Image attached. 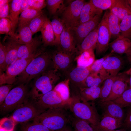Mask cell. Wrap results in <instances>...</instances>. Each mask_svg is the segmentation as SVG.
I'll return each mask as SVG.
<instances>
[{"mask_svg": "<svg viewBox=\"0 0 131 131\" xmlns=\"http://www.w3.org/2000/svg\"><path fill=\"white\" fill-rule=\"evenodd\" d=\"M53 68H54L50 53L45 51L30 62L16 81L19 85L26 84L35 77Z\"/></svg>", "mask_w": 131, "mask_h": 131, "instance_id": "cell-1", "label": "cell"}, {"mask_svg": "<svg viewBox=\"0 0 131 131\" xmlns=\"http://www.w3.org/2000/svg\"><path fill=\"white\" fill-rule=\"evenodd\" d=\"M90 73L89 67L76 66L67 74L65 78L69 80L72 93H79L81 89L86 87L85 81Z\"/></svg>", "mask_w": 131, "mask_h": 131, "instance_id": "cell-9", "label": "cell"}, {"mask_svg": "<svg viewBox=\"0 0 131 131\" xmlns=\"http://www.w3.org/2000/svg\"><path fill=\"white\" fill-rule=\"evenodd\" d=\"M62 78L61 74L55 68L46 71L36 80L29 96L33 100H37L53 90L56 83Z\"/></svg>", "mask_w": 131, "mask_h": 131, "instance_id": "cell-2", "label": "cell"}, {"mask_svg": "<svg viewBox=\"0 0 131 131\" xmlns=\"http://www.w3.org/2000/svg\"><path fill=\"white\" fill-rule=\"evenodd\" d=\"M85 3L83 0H75L66 7L61 18L66 26L71 29L76 26L81 10Z\"/></svg>", "mask_w": 131, "mask_h": 131, "instance_id": "cell-10", "label": "cell"}, {"mask_svg": "<svg viewBox=\"0 0 131 131\" xmlns=\"http://www.w3.org/2000/svg\"><path fill=\"white\" fill-rule=\"evenodd\" d=\"M30 8L42 10L47 5L46 1L44 0H28Z\"/></svg>", "mask_w": 131, "mask_h": 131, "instance_id": "cell-47", "label": "cell"}, {"mask_svg": "<svg viewBox=\"0 0 131 131\" xmlns=\"http://www.w3.org/2000/svg\"><path fill=\"white\" fill-rule=\"evenodd\" d=\"M107 55L101 58L95 60L92 65L89 67L90 73L98 72L101 70L103 61Z\"/></svg>", "mask_w": 131, "mask_h": 131, "instance_id": "cell-46", "label": "cell"}, {"mask_svg": "<svg viewBox=\"0 0 131 131\" xmlns=\"http://www.w3.org/2000/svg\"><path fill=\"white\" fill-rule=\"evenodd\" d=\"M59 131H73L70 127L67 126L63 129Z\"/></svg>", "mask_w": 131, "mask_h": 131, "instance_id": "cell-53", "label": "cell"}, {"mask_svg": "<svg viewBox=\"0 0 131 131\" xmlns=\"http://www.w3.org/2000/svg\"><path fill=\"white\" fill-rule=\"evenodd\" d=\"M53 89L58 94L63 100L70 105L72 98L70 96V80L68 78H65L56 85Z\"/></svg>", "mask_w": 131, "mask_h": 131, "instance_id": "cell-27", "label": "cell"}, {"mask_svg": "<svg viewBox=\"0 0 131 131\" xmlns=\"http://www.w3.org/2000/svg\"><path fill=\"white\" fill-rule=\"evenodd\" d=\"M18 34H16V39L22 45L26 44L31 42L33 40V35L29 26V24L23 26L18 29Z\"/></svg>", "mask_w": 131, "mask_h": 131, "instance_id": "cell-32", "label": "cell"}, {"mask_svg": "<svg viewBox=\"0 0 131 131\" xmlns=\"http://www.w3.org/2000/svg\"><path fill=\"white\" fill-rule=\"evenodd\" d=\"M95 131H105L103 130H95Z\"/></svg>", "mask_w": 131, "mask_h": 131, "instance_id": "cell-60", "label": "cell"}, {"mask_svg": "<svg viewBox=\"0 0 131 131\" xmlns=\"http://www.w3.org/2000/svg\"><path fill=\"white\" fill-rule=\"evenodd\" d=\"M113 101L122 108L131 107V88L127 89L120 97Z\"/></svg>", "mask_w": 131, "mask_h": 131, "instance_id": "cell-42", "label": "cell"}, {"mask_svg": "<svg viewBox=\"0 0 131 131\" xmlns=\"http://www.w3.org/2000/svg\"><path fill=\"white\" fill-rule=\"evenodd\" d=\"M123 65L121 57L110 53L104 61L101 71L106 79L115 76L118 74Z\"/></svg>", "mask_w": 131, "mask_h": 131, "instance_id": "cell-13", "label": "cell"}, {"mask_svg": "<svg viewBox=\"0 0 131 131\" xmlns=\"http://www.w3.org/2000/svg\"><path fill=\"white\" fill-rule=\"evenodd\" d=\"M98 30V25L77 46L79 55L84 51L93 50L95 49L97 40Z\"/></svg>", "mask_w": 131, "mask_h": 131, "instance_id": "cell-22", "label": "cell"}, {"mask_svg": "<svg viewBox=\"0 0 131 131\" xmlns=\"http://www.w3.org/2000/svg\"><path fill=\"white\" fill-rule=\"evenodd\" d=\"M6 54L5 46L0 42V73L3 72L5 63Z\"/></svg>", "mask_w": 131, "mask_h": 131, "instance_id": "cell-48", "label": "cell"}, {"mask_svg": "<svg viewBox=\"0 0 131 131\" xmlns=\"http://www.w3.org/2000/svg\"><path fill=\"white\" fill-rule=\"evenodd\" d=\"M16 124L10 117L3 118L0 121V129L6 131H13Z\"/></svg>", "mask_w": 131, "mask_h": 131, "instance_id": "cell-44", "label": "cell"}, {"mask_svg": "<svg viewBox=\"0 0 131 131\" xmlns=\"http://www.w3.org/2000/svg\"><path fill=\"white\" fill-rule=\"evenodd\" d=\"M40 31L42 43L45 46H55V36L51 21L47 18Z\"/></svg>", "mask_w": 131, "mask_h": 131, "instance_id": "cell-24", "label": "cell"}, {"mask_svg": "<svg viewBox=\"0 0 131 131\" xmlns=\"http://www.w3.org/2000/svg\"><path fill=\"white\" fill-rule=\"evenodd\" d=\"M114 131H126L124 129H120L118 130H116Z\"/></svg>", "mask_w": 131, "mask_h": 131, "instance_id": "cell-58", "label": "cell"}, {"mask_svg": "<svg viewBox=\"0 0 131 131\" xmlns=\"http://www.w3.org/2000/svg\"><path fill=\"white\" fill-rule=\"evenodd\" d=\"M109 44L112 53L127 55L131 51V40L121 35Z\"/></svg>", "mask_w": 131, "mask_h": 131, "instance_id": "cell-21", "label": "cell"}, {"mask_svg": "<svg viewBox=\"0 0 131 131\" xmlns=\"http://www.w3.org/2000/svg\"><path fill=\"white\" fill-rule=\"evenodd\" d=\"M11 0H0V8L1 7L6 4L9 3Z\"/></svg>", "mask_w": 131, "mask_h": 131, "instance_id": "cell-52", "label": "cell"}, {"mask_svg": "<svg viewBox=\"0 0 131 131\" xmlns=\"http://www.w3.org/2000/svg\"><path fill=\"white\" fill-rule=\"evenodd\" d=\"M123 123L122 121L103 114L98 125L92 127L95 130L114 131L122 126Z\"/></svg>", "mask_w": 131, "mask_h": 131, "instance_id": "cell-20", "label": "cell"}, {"mask_svg": "<svg viewBox=\"0 0 131 131\" xmlns=\"http://www.w3.org/2000/svg\"><path fill=\"white\" fill-rule=\"evenodd\" d=\"M45 51L44 48H40L29 57L18 59L7 68L5 72L0 73V85L7 84H12L16 81V77L24 71L30 62Z\"/></svg>", "mask_w": 131, "mask_h": 131, "instance_id": "cell-5", "label": "cell"}, {"mask_svg": "<svg viewBox=\"0 0 131 131\" xmlns=\"http://www.w3.org/2000/svg\"><path fill=\"white\" fill-rule=\"evenodd\" d=\"M56 47V49L52 53H49L54 68L64 78L67 74L77 66L75 60L76 56L66 53L57 47Z\"/></svg>", "mask_w": 131, "mask_h": 131, "instance_id": "cell-8", "label": "cell"}, {"mask_svg": "<svg viewBox=\"0 0 131 131\" xmlns=\"http://www.w3.org/2000/svg\"><path fill=\"white\" fill-rule=\"evenodd\" d=\"M117 76V75L115 76L108 77L103 82L102 86L101 88L99 97L100 99V101L105 100L109 96L111 91L113 83Z\"/></svg>", "mask_w": 131, "mask_h": 131, "instance_id": "cell-34", "label": "cell"}, {"mask_svg": "<svg viewBox=\"0 0 131 131\" xmlns=\"http://www.w3.org/2000/svg\"><path fill=\"white\" fill-rule=\"evenodd\" d=\"M62 108H50L44 111L33 120L52 131H59L66 127L69 118Z\"/></svg>", "mask_w": 131, "mask_h": 131, "instance_id": "cell-3", "label": "cell"}, {"mask_svg": "<svg viewBox=\"0 0 131 131\" xmlns=\"http://www.w3.org/2000/svg\"><path fill=\"white\" fill-rule=\"evenodd\" d=\"M115 1V0H91L90 1L95 8L102 11L110 9Z\"/></svg>", "mask_w": 131, "mask_h": 131, "instance_id": "cell-43", "label": "cell"}, {"mask_svg": "<svg viewBox=\"0 0 131 131\" xmlns=\"http://www.w3.org/2000/svg\"><path fill=\"white\" fill-rule=\"evenodd\" d=\"M30 8L28 0H23L21 6V13L24 11Z\"/></svg>", "mask_w": 131, "mask_h": 131, "instance_id": "cell-51", "label": "cell"}, {"mask_svg": "<svg viewBox=\"0 0 131 131\" xmlns=\"http://www.w3.org/2000/svg\"><path fill=\"white\" fill-rule=\"evenodd\" d=\"M56 46L68 54L76 57L79 55L73 31L70 28L65 25L64 28L60 36L59 44Z\"/></svg>", "mask_w": 131, "mask_h": 131, "instance_id": "cell-15", "label": "cell"}, {"mask_svg": "<svg viewBox=\"0 0 131 131\" xmlns=\"http://www.w3.org/2000/svg\"><path fill=\"white\" fill-rule=\"evenodd\" d=\"M128 75H131V68L127 71L125 72Z\"/></svg>", "mask_w": 131, "mask_h": 131, "instance_id": "cell-56", "label": "cell"}, {"mask_svg": "<svg viewBox=\"0 0 131 131\" xmlns=\"http://www.w3.org/2000/svg\"><path fill=\"white\" fill-rule=\"evenodd\" d=\"M29 93L26 84H21L12 89L0 106V112L6 114L14 111L28 99Z\"/></svg>", "mask_w": 131, "mask_h": 131, "instance_id": "cell-6", "label": "cell"}, {"mask_svg": "<svg viewBox=\"0 0 131 131\" xmlns=\"http://www.w3.org/2000/svg\"><path fill=\"white\" fill-rule=\"evenodd\" d=\"M127 55L129 61L131 63V51Z\"/></svg>", "mask_w": 131, "mask_h": 131, "instance_id": "cell-54", "label": "cell"}, {"mask_svg": "<svg viewBox=\"0 0 131 131\" xmlns=\"http://www.w3.org/2000/svg\"><path fill=\"white\" fill-rule=\"evenodd\" d=\"M0 131H6L2 129H0Z\"/></svg>", "mask_w": 131, "mask_h": 131, "instance_id": "cell-59", "label": "cell"}, {"mask_svg": "<svg viewBox=\"0 0 131 131\" xmlns=\"http://www.w3.org/2000/svg\"><path fill=\"white\" fill-rule=\"evenodd\" d=\"M23 0H13L11 1L10 6L9 18L11 23L13 33L16 36V28L18 25L19 14L21 13V6Z\"/></svg>", "mask_w": 131, "mask_h": 131, "instance_id": "cell-26", "label": "cell"}, {"mask_svg": "<svg viewBox=\"0 0 131 131\" xmlns=\"http://www.w3.org/2000/svg\"><path fill=\"white\" fill-rule=\"evenodd\" d=\"M100 86L82 88L79 95L81 99L85 102L93 101L99 98L101 90Z\"/></svg>", "mask_w": 131, "mask_h": 131, "instance_id": "cell-28", "label": "cell"}, {"mask_svg": "<svg viewBox=\"0 0 131 131\" xmlns=\"http://www.w3.org/2000/svg\"><path fill=\"white\" fill-rule=\"evenodd\" d=\"M43 10H38L30 8L22 12L19 16L18 29L22 26L29 24L34 18L44 14Z\"/></svg>", "mask_w": 131, "mask_h": 131, "instance_id": "cell-29", "label": "cell"}, {"mask_svg": "<svg viewBox=\"0 0 131 131\" xmlns=\"http://www.w3.org/2000/svg\"><path fill=\"white\" fill-rule=\"evenodd\" d=\"M130 108L127 112L122 125L125 129L130 131L131 130V107Z\"/></svg>", "mask_w": 131, "mask_h": 131, "instance_id": "cell-50", "label": "cell"}, {"mask_svg": "<svg viewBox=\"0 0 131 131\" xmlns=\"http://www.w3.org/2000/svg\"><path fill=\"white\" fill-rule=\"evenodd\" d=\"M34 101L37 106L44 111L49 109L62 108L70 105L69 103L63 100L53 89Z\"/></svg>", "mask_w": 131, "mask_h": 131, "instance_id": "cell-11", "label": "cell"}, {"mask_svg": "<svg viewBox=\"0 0 131 131\" xmlns=\"http://www.w3.org/2000/svg\"><path fill=\"white\" fill-rule=\"evenodd\" d=\"M129 83L130 86V88H131V75L130 76V77L129 79Z\"/></svg>", "mask_w": 131, "mask_h": 131, "instance_id": "cell-57", "label": "cell"}, {"mask_svg": "<svg viewBox=\"0 0 131 131\" xmlns=\"http://www.w3.org/2000/svg\"><path fill=\"white\" fill-rule=\"evenodd\" d=\"M21 124L22 131H52L43 124L33 121Z\"/></svg>", "mask_w": 131, "mask_h": 131, "instance_id": "cell-38", "label": "cell"}, {"mask_svg": "<svg viewBox=\"0 0 131 131\" xmlns=\"http://www.w3.org/2000/svg\"><path fill=\"white\" fill-rule=\"evenodd\" d=\"M75 60L77 66H90L95 60L93 50L82 52L76 57Z\"/></svg>", "mask_w": 131, "mask_h": 131, "instance_id": "cell-31", "label": "cell"}, {"mask_svg": "<svg viewBox=\"0 0 131 131\" xmlns=\"http://www.w3.org/2000/svg\"><path fill=\"white\" fill-rule=\"evenodd\" d=\"M41 36H36L30 42L21 45L18 52V59L27 58L37 51L42 43Z\"/></svg>", "mask_w": 131, "mask_h": 131, "instance_id": "cell-18", "label": "cell"}, {"mask_svg": "<svg viewBox=\"0 0 131 131\" xmlns=\"http://www.w3.org/2000/svg\"><path fill=\"white\" fill-rule=\"evenodd\" d=\"M99 104L103 114L122 121L124 113L123 108L119 105L113 100L100 101Z\"/></svg>", "mask_w": 131, "mask_h": 131, "instance_id": "cell-19", "label": "cell"}, {"mask_svg": "<svg viewBox=\"0 0 131 131\" xmlns=\"http://www.w3.org/2000/svg\"><path fill=\"white\" fill-rule=\"evenodd\" d=\"M121 35L130 39H131V14L125 17L120 23Z\"/></svg>", "mask_w": 131, "mask_h": 131, "instance_id": "cell-37", "label": "cell"}, {"mask_svg": "<svg viewBox=\"0 0 131 131\" xmlns=\"http://www.w3.org/2000/svg\"><path fill=\"white\" fill-rule=\"evenodd\" d=\"M13 84H4L0 87V106L3 104L5 98L13 87Z\"/></svg>", "mask_w": 131, "mask_h": 131, "instance_id": "cell-45", "label": "cell"}, {"mask_svg": "<svg viewBox=\"0 0 131 131\" xmlns=\"http://www.w3.org/2000/svg\"><path fill=\"white\" fill-rule=\"evenodd\" d=\"M47 18L43 14L36 17L31 22L29 26L33 35L40 31Z\"/></svg>", "mask_w": 131, "mask_h": 131, "instance_id": "cell-40", "label": "cell"}, {"mask_svg": "<svg viewBox=\"0 0 131 131\" xmlns=\"http://www.w3.org/2000/svg\"><path fill=\"white\" fill-rule=\"evenodd\" d=\"M87 121L75 117L72 122L74 131H95L91 125Z\"/></svg>", "mask_w": 131, "mask_h": 131, "instance_id": "cell-39", "label": "cell"}, {"mask_svg": "<svg viewBox=\"0 0 131 131\" xmlns=\"http://www.w3.org/2000/svg\"><path fill=\"white\" fill-rule=\"evenodd\" d=\"M101 16V15H96L91 20L80 24L72 29L77 47L98 25L100 21Z\"/></svg>", "mask_w": 131, "mask_h": 131, "instance_id": "cell-14", "label": "cell"}, {"mask_svg": "<svg viewBox=\"0 0 131 131\" xmlns=\"http://www.w3.org/2000/svg\"><path fill=\"white\" fill-rule=\"evenodd\" d=\"M102 12L95 8L90 1L86 3L82 9L76 26L91 20L96 15H101Z\"/></svg>", "mask_w": 131, "mask_h": 131, "instance_id": "cell-23", "label": "cell"}, {"mask_svg": "<svg viewBox=\"0 0 131 131\" xmlns=\"http://www.w3.org/2000/svg\"><path fill=\"white\" fill-rule=\"evenodd\" d=\"M111 36L107 24L105 12L98 25L97 40L95 49L97 55H100L106 51Z\"/></svg>", "mask_w": 131, "mask_h": 131, "instance_id": "cell-12", "label": "cell"}, {"mask_svg": "<svg viewBox=\"0 0 131 131\" xmlns=\"http://www.w3.org/2000/svg\"><path fill=\"white\" fill-rule=\"evenodd\" d=\"M105 79L100 71L90 73L85 80V84L86 87L98 86Z\"/></svg>", "mask_w": 131, "mask_h": 131, "instance_id": "cell-36", "label": "cell"}, {"mask_svg": "<svg viewBox=\"0 0 131 131\" xmlns=\"http://www.w3.org/2000/svg\"><path fill=\"white\" fill-rule=\"evenodd\" d=\"M128 75L125 72L117 75V77L113 83L110 95L103 101H113L121 96L128 89V83L129 80Z\"/></svg>", "mask_w": 131, "mask_h": 131, "instance_id": "cell-16", "label": "cell"}, {"mask_svg": "<svg viewBox=\"0 0 131 131\" xmlns=\"http://www.w3.org/2000/svg\"><path fill=\"white\" fill-rule=\"evenodd\" d=\"M0 33L1 34H6L12 37L16 38V36L12 33L11 22L8 18H0Z\"/></svg>", "mask_w": 131, "mask_h": 131, "instance_id": "cell-41", "label": "cell"}, {"mask_svg": "<svg viewBox=\"0 0 131 131\" xmlns=\"http://www.w3.org/2000/svg\"><path fill=\"white\" fill-rule=\"evenodd\" d=\"M48 9L50 14H62L66 8L63 0H46Z\"/></svg>", "mask_w": 131, "mask_h": 131, "instance_id": "cell-33", "label": "cell"}, {"mask_svg": "<svg viewBox=\"0 0 131 131\" xmlns=\"http://www.w3.org/2000/svg\"><path fill=\"white\" fill-rule=\"evenodd\" d=\"M9 3H8L0 8V18H9L10 11Z\"/></svg>", "mask_w": 131, "mask_h": 131, "instance_id": "cell-49", "label": "cell"}, {"mask_svg": "<svg viewBox=\"0 0 131 131\" xmlns=\"http://www.w3.org/2000/svg\"><path fill=\"white\" fill-rule=\"evenodd\" d=\"M51 21V25L55 36V46L58 45L60 35L65 26L61 19L55 16Z\"/></svg>", "mask_w": 131, "mask_h": 131, "instance_id": "cell-35", "label": "cell"}, {"mask_svg": "<svg viewBox=\"0 0 131 131\" xmlns=\"http://www.w3.org/2000/svg\"><path fill=\"white\" fill-rule=\"evenodd\" d=\"M127 1L131 11V0H127Z\"/></svg>", "mask_w": 131, "mask_h": 131, "instance_id": "cell-55", "label": "cell"}, {"mask_svg": "<svg viewBox=\"0 0 131 131\" xmlns=\"http://www.w3.org/2000/svg\"><path fill=\"white\" fill-rule=\"evenodd\" d=\"M107 26L111 36L118 37L120 35V23L119 18L110 11H106Z\"/></svg>", "mask_w": 131, "mask_h": 131, "instance_id": "cell-30", "label": "cell"}, {"mask_svg": "<svg viewBox=\"0 0 131 131\" xmlns=\"http://www.w3.org/2000/svg\"><path fill=\"white\" fill-rule=\"evenodd\" d=\"M7 37V41L4 45L6 49V57L3 72L18 59V49L22 45L19 43L14 38L9 36Z\"/></svg>", "mask_w": 131, "mask_h": 131, "instance_id": "cell-17", "label": "cell"}, {"mask_svg": "<svg viewBox=\"0 0 131 131\" xmlns=\"http://www.w3.org/2000/svg\"><path fill=\"white\" fill-rule=\"evenodd\" d=\"M71 97L69 106L75 117L87 121L92 127L97 125L100 120L94 105L82 101L79 95H72Z\"/></svg>", "mask_w": 131, "mask_h": 131, "instance_id": "cell-4", "label": "cell"}, {"mask_svg": "<svg viewBox=\"0 0 131 131\" xmlns=\"http://www.w3.org/2000/svg\"><path fill=\"white\" fill-rule=\"evenodd\" d=\"M110 10L119 18L120 21L126 16L131 14V11L127 0H115Z\"/></svg>", "mask_w": 131, "mask_h": 131, "instance_id": "cell-25", "label": "cell"}, {"mask_svg": "<svg viewBox=\"0 0 131 131\" xmlns=\"http://www.w3.org/2000/svg\"><path fill=\"white\" fill-rule=\"evenodd\" d=\"M32 101L28 99L13 111L10 117L17 124H22L33 121L44 111L37 106L34 101Z\"/></svg>", "mask_w": 131, "mask_h": 131, "instance_id": "cell-7", "label": "cell"}]
</instances>
